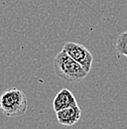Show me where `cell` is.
Segmentation results:
<instances>
[{
    "label": "cell",
    "mask_w": 127,
    "mask_h": 129,
    "mask_svg": "<svg viewBox=\"0 0 127 129\" xmlns=\"http://www.w3.org/2000/svg\"><path fill=\"white\" fill-rule=\"evenodd\" d=\"M53 68L55 74L67 82H79L86 78L87 72L62 50L54 59Z\"/></svg>",
    "instance_id": "cell-1"
},
{
    "label": "cell",
    "mask_w": 127,
    "mask_h": 129,
    "mask_svg": "<svg viewBox=\"0 0 127 129\" xmlns=\"http://www.w3.org/2000/svg\"><path fill=\"white\" fill-rule=\"evenodd\" d=\"M28 108L26 94L20 89L12 87L2 92L0 95V110L8 117L21 116Z\"/></svg>",
    "instance_id": "cell-2"
},
{
    "label": "cell",
    "mask_w": 127,
    "mask_h": 129,
    "mask_svg": "<svg viewBox=\"0 0 127 129\" xmlns=\"http://www.w3.org/2000/svg\"><path fill=\"white\" fill-rule=\"evenodd\" d=\"M63 50L76 62H78L87 73L90 72L93 62L91 53L83 45L75 42H66L63 46Z\"/></svg>",
    "instance_id": "cell-3"
},
{
    "label": "cell",
    "mask_w": 127,
    "mask_h": 129,
    "mask_svg": "<svg viewBox=\"0 0 127 129\" xmlns=\"http://www.w3.org/2000/svg\"><path fill=\"white\" fill-rule=\"evenodd\" d=\"M80 116H81V109L79 108V104L56 112V117L58 122L65 126L75 125L77 122H79Z\"/></svg>",
    "instance_id": "cell-4"
},
{
    "label": "cell",
    "mask_w": 127,
    "mask_h": 129,
    "mask_svg": "<svg viewBox=\"0 0 127 129\" xmlns=\"http://www.w3.org/2000/svg\"><path fill=\"white\" fill-rule=\"evenodd\" d=\"M77 99L75 95L73 94V92L71 90H69L68 88H63L61 89L56 96L54 97L53 100V108L55 110V112H58L62 109L77 105Z\"/></svg>",
    "instance_id": "cell-5"
},
{
    "label": "cell",
    "mask_w": 127,
    "mask_h": 129,
    "mask_svg": "<svg viewBox=\"0 0 127 129\" xmlns=\"http://www.w3.org/2000/svg\"><path fill=\"white\" fill-rule=\"evenodd\" d=\"M116 51L118 54L127 58V31L120 34L116 41Z\"/></svg>",
    "instance_id": "cell-6"
}]
</instances>
